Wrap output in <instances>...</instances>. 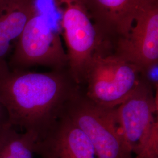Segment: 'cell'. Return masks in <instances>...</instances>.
Wrapping results in <instances>:
<instances>
[{"instance_id": "obj_3", "label": "cell", "mask_w": 158, "mask_h": 158, "mask_svg": "<svg viewBox=\"0 0 158 158\" xmlns=\"http://www.w3.org/2000/svg\"><path fill=\"white\" fill-rule=\"evenodd\" d=\"M116 111L125 145L134 158H158V92L154 95L141 78L135 90Z\"/></svg>"}, {"instance_id": "obj_9", "label": "cell", "mask_w": 158, "mask_h": 158, "mask_svg": "<svg viewBox=\"0 0 158 158\" xmlns=\"http://www.w3.org/2000/svg\"><path fill=\"white\" fill-rule=\"evenodd\" d=\"M42 158H99L90 140L63 114L52 130L36 142Z\"/></svg>"}, {"instance_id": "obj_4", "label": "cell", "mask_w": 158, "mask_h": 158, "mask_svg": "<svg viewBox=\"0 0 158 158\" xmlns=\"http://www.w3.org/2000/svg\"><path fill=\"white\" fill-rule=\"evenodd\" d=\"M53 1L61 16L60 26L68 48V72L80 85L93 57L106 48L82 0Z\"/></svg>"}, {"instance_id": "obj_2", "label": "cell", "mask_w": 158, "mask_h": 158, "mask_svg": "<svg viewBox=\"0 0 158 158\" xmlns=\"http://www.w3.org/2000/svg\"><path fill=\"white\" fill-rule=\"evenodd\" d=\"M34 6L32 16L16 41L8 66L12 70L35 66L64 70L68 57L59 32L60 24L54 19L56 6L51 0H34Z\"/></svg>"}, {"instance_id": "obj_11", "label": "cell", "mask_w": 158, "mask_h": 158, "mask_svg": "<svg viewBox=\"0 0 158 158\" xmlns=\"http://www.w3.org/2000/svg\"><path fill=\"white\" fill-rule=\"evenodd\" d=\"M37 141L34 134L19 133L10 125L0 133V158H33Z\"/></svg>"}, {"instance_id": "obj_14", "label": "cell", "mask_w": 158, "mask_h": 158, "mask_svg": "<svg viewBox=\"0 0 158 158\" xmlns=\"http://www.w3.org/2000/svg\"><path fill=\"white\" fill-rule=\"evenodd\" d=\"M17 0H0V11Z\"/></svg>"}, {"instance_id": "obj_8", "label": "cell", "mask_w": 158, "mask_h": 158, "mask_svg": "<svg viewBox=\"0 0 158 158\" xmlns=\"http://www.w3.org/2000/svg\"><path fill=\"white\" fill-rule=\"evenodd\" d=\"M105 45L128 34L142 8L150 0H82Z\"/></svg>"}, {"instance_id": "obj_5", "label": "cell", "mask_w": 158, "mask_h": 158, "mask_svg": "<svg viewBox=\"0 0 158 158\" xmlns=\"http://www.w3.org/2000/svg\"><path fill=\"white\" fill-rule=\"evenodd\" d=\"M63 115L89 138L99 158H133L125 145L116 108L98 106L81 90L68 102Z\"/></svg>"}, {"instance_id": "obj_7", "label": "cell", "mask_w": 158, "mask_h": 158, "mask_svg": "<svg viewBox=\"0 0 158 158\" xmlns=\"http://www.w3.org/2000/svg\"><path fill=\"white\" fill-rule=\"evenodd\" d=\"M113 48V53L141 72L158 63V0H150L142 8L128 34Z\"/></svg>"}, {"instance_id": "obj_10", "label": "cell", "mask_w": 158, "mask_h": 158, "mask_svg": "<svg viewBox=\"0 0 158 158\" xmlns=\"http://www.w3.org/2000/svg\"><path fill=\"white\" fill-rule=\"evenodd\" d=\"M34 0H17L0 11V70L8 68L6 58L34 12Z\"/></svg>"}, {"instance_id": "obj_12", "label": "cell", "mask_w": 158, "mask_h": 158, "mask_svg": "<svg viewBox=\"0 0 158 158\" xmlns=\"http://www.w3.org/2000/svg\"><path fill=\"white\" fill-rule=\"evenodd\" d=\"M141 78L153 90L158 91V63L155 64L141 72Z\"/></svg>"}, {"instance_id": "obj_13", "label": "cell", "mask_w": 158, "mask_h": 158, "mask_svg": "<svg viewBox=\"0 0 158 158\" xmlns=\"http://www.w3.org/2000/svg\"><path fill=\"white\" fill-rule=\"evenodd\" d=\"M10 125L8 115L6 108L0 101V133Z\"/></svg>"}, {"instance_id": "obj_6", "label": "cell", "mask_w": 158, "mask_h": 158, "mask_svg": "<svg viewBox=\"0 0 158 158\" xmlns=\"http://www.w3.org/2000/svg\"><path fill=\"white\" fill-rule=\"evenodd\" d=\"M141 70L114 53H98L91 60L85 74V96L96 104L115 108L135 90Z\"/></svg>"}, {"instance_id": "obj_1", "label": "cell", "mask_w": 158, "mask_h": 158, "mask_svg": "<svg viewBox=\"0 0 158 158\" xmlns=\"http://www.w3.org/2000/svg\"><path fill=\"white\" fill-rule=\"evenodd\" d=\"M81 91L68 70L38 73L0 70V101L13 127L43 139L60 118L64 108Z\"/></svg>"}]
</instances>
